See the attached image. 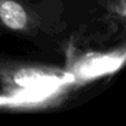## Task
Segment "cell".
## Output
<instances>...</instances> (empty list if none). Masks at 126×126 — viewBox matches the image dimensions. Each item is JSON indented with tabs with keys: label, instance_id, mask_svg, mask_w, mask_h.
<instances>
[{
	"label": "cell",
	"instance_id": "obj_2",
	"mask_svg": "<svg viewBox=\"0 0 126 126\" xmlns=\"http://www.w3.org/2000/svg\"><path fill=\"white\" fill-rule=\"evenodd\" d=\"M59 78L57 70L30 65H10L0 66V80L11 87H31L46 84L48 81Z\"/></svg>",
	"mask_w": 126,
	"mask_h": 126
},
{
	"label": "cell",
	"instance_id": "obj_1",
	"mask_svg": "<svg viewBox=\"0 0 126 126\" xmlns=\"http://www.w3.org/2000/svg\"><path fill=\"white\" fill-rule=\"evenodd\" d=\"M0 22L13 32L30 34L38 29L40 19L27 0H0Z\"/></svg>",
	"mask_w": 126,
	"mask_h": 126
}]
</instances>
